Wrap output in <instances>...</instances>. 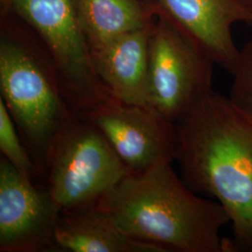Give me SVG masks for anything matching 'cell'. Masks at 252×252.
<instances>
[{
	"instance_id": "obj_1",
	"label": "cell",
	"mask_w": 252,
	"mask_h": 252,
	"mask_svg": "<svg viewBox=\"0 0 252 252\" xmlns=\"http://www.w3.org/2000/svg\"><path fill=\"white\" fill-rule=\"evenodd\" d=\"M176 126L175 161L181 178L225 209L234 234L233 252H252V116L212 90Z\"/></svg>"
},
{
	"instance_id": "obj_2",
	"label": "cell",
	"mask_w": 252,
	"mask_h": 252,
	"mask_svg": "<svg viewBox=\"0 0 252 252\" xmlns=\"http://www.w3.org/2000/svg\"><path fill=\"white\" fill-rule=\"evenodd\" d=\"M172 162L130 172L96 206L128 236L166 252H227L220 235L230 223L225 209L199 196Z\"/></svg>"
},
{
	"instance_id": "obj_3",
	"label": "cell",
	"mask_w": 252,
	"mask_h": 252,
	"mask_svg": "<svg viewBox=\"0 0 252 252\" xmlns=\"http://www.w3.org/2000/svg\"><path fill=\"white\" fill-rule=\"evenodd\" d=\"M1 98L44 175L54 137L75 113L49 54L36 35L10 14H0Z\"/></svg>"
},
{
	"instance_id": "obj_4",
	"label": "cell",
	"mask_w": 252,
	"mask_h": 252,
	"mask_svg": "<svg viewBox=\"0 0 252 252\" xmlns=\"http://www.w3.org/2000/svg\"><path fill=\"white\" fill-rule=\"evenodd\" d=\"M89 119L74 113L46 156V189L60 211L96 206L130 173Z\"/></svg>"
},
{
	"instance_id": "obj_5",
	"label": "cell",
	"mask_w": 252,
	"mask_h": 252,
	"mask_svg": "<svg viewBox=\"0 0 252 252\" xmlns=\"http://www.w3.org/2000/svg\"><path fill=\"white\" fill-rule=\"evenodd\" d=\"M0 14L19 19L39 39L75 113L112 97L95 72L73 0H0Z\"/></svg>"
},
{
	"instance_id": "obj_6",
	"label": "cell",
	"mask_w": 252,
	"mask_h": 252,
	"mask_svg": "<svg viewBox=\"0 0 252 252\" xmlns=\"http://www.w3.org/2000/svg\"><path fill=\"white\" fill-rule=\"evenodd\" d=\"M214 62L162 15L153 27L146 107L173 124L212 89Z\"/></svg>"
},
{
	"instance_id": "obj_7",
	"label": "cell",
	"mask_w": 252,
	"mask_h": 252,
	"mask_svg": "<svg viewBox=\"0 0 252 252\" xmlns=\"http://www.w3.org/2000/svg\"><path fill=\"white\" fill-rule=\"evenodd\" d=\"M82 116L98 128L131 172L175 161L177 126L149 107L110 97Z\"/></svg>"
},
{
	"instance_id": "obj_8",
	"label": "cell",
	"mask_w": 252,
	"mask_h": 252,
	"mask_svg": "<svg viewBox=\"0 0 252 252\" xmlns=\"http://www.w3.org/2000/svg\"><path fill=\"white\" fill-rule=\"evenodd\" d=\"M60 212L48 189L23 176L1 156L0 252L57 251L54 234Z\"/></svg>"
},
{
	"instance_id": "obj_9",
	"label": "cell",
	"mask_w": 252,
	"mask_h": 252,
	"mask_svg": "<svg viewBox=\"0 0 252 252\" xmlns=\"http://www.w3.org/2000/svg\"><path fill=\"white\" fill-rule=\"evenodd\" d=\"M157 13L188 36L215 64L234 71L239 54L233 36L237 23L250 24L238 0H153Z\"/></svg>"
},
{
	"instance_id": "obj_10",
	"label": "cell",
	"mask_w": 252,
	"mask_h": 252,
	"mask_svg": "<svg viewBox=\"0 0 252 252\" xmlns=\"http://www.w3.org/2000/svg\"><path fill=\"white\" fill-rule=\"evenodd\" d=\"M155 21L91 49L100 81L119 101L146 106L150 46Z\"/></svg>"
},
{
	"instance_id": "obj_11",
	"label": "cell",
	"mask_w": 252,
	"mask_h": 252,
	"mask_svg": "<svg viewBox=\"0 0 252 252\" xmlns=\"http://www.w3.org/2000/svg\"><path fill=\"white\" fill-rule=\"evenodd\" d=\"M57 251L72 252H167L125 234L97 206L61 211L54 228Z\"/></svg>"
},
{
	"instance_id": "obj_12",
	"label": "cell",
	"mask_w": 252,
	"mask_h": 252,
	"mask_svg": "<svg viewBox=\"0 0 252 252\" xmlns=\"http://www.w3.org/2000/svg\"><path fill=\"white\" fill-rule=\"evenodd\" d=\"M90 49L147 27L157 18L153 0H73Z\"/></svg>"
},
{
	"instance_id": "obj_13",
	"label": "cell",
	"mask_w": 252,
	"mask_h": 252,
	"mask_svg": "<svg viewBox=\"0 0 252 252\" xmlns=\"http://www.w3.org/2000/svg\"><path fill=\"white\" fill-rule=\"evenodd\" d=\"M9 113V109L0 97V152L2 157L8 160L23 176L35 181L40 175L38 167Z\"/></svg>"
},
{
	"instance_id": "obj_14",
	"label": "cell",
	"mask_w": 252,
	"mask_h": 252,
	"mask_svg": "<svg viewBox=\"0 0 252 252\" xmlns=\"http://www.w3.org/2000/svg\"><path fill=\"white\" fill-rule=\"evenodd\" d=\"M229 98L252 117V39L239 49Z\"/></svg>"
},
{
	"instance_id": "obj_15",
	"label": "cell",
	"mask_w": 252,
	"mask_h": 252,
	"mask_svg": "<svg viewBox=\"0 0 252 252\" xmlns=\"http://www.w3.org/2000/svg\"><path fill=\"white\" fill-rule=\"evenodd\" d=\"M238 2L241 4L245 11L247 12L250 18V24L252 25V0H238Z\"/></svg>"
}]
</instances>
